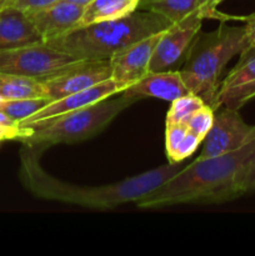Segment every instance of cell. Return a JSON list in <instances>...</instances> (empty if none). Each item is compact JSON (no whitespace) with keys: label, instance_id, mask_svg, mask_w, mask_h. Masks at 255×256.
<instances>
[{"label":"cell","instance_id":"8","mask_svg":"<svg viewBox=\"0 0 255 256\" xmlns=\"http://www.w3.org/2000/svg\"><path fill=\"white\" fill-rule=\"evenodd\" d=\"M255 139V125H249L239 110L222 106L215 110L214 122L205 135L200 158L216 156L234 152Z\"/></svg>","mask_w":255,"mask_h":256},{"label":"cell","instance_id":"22","mask_svg":"<svg viewBox=\"0 0 255 256\" xmlns=\"http://www.w3.org/2000/svg\"><path fill=\"white\" fill-rule=\"evenodd\" d=\"M214 110L208 104H204L189 118L185 125H186L190 132H192L204 140L205 135L208 134L212 122H214Z\"/></svg>","mask_w":255,"mask_h":256},{"label":"cell","instance_id":"19","mask_svg":"<svg viewBox=\"0 0 255 256\" xmlns=\"http://www.w3.org/2000/svg\"><path fill=\"white\" fill-rule=\"evenodd\" d=\"M202 0H139L138 10L162 15L172 24L198 12Z\"/></svg>","mask_w":255,"mask_h":256},{"label":"cell","instance_id":"5","mask_svg":"<svg viewBox=\"0 0 255 256\" xmlns=\"http://www.w3.org/2000/svg\"><path fill=\"white\" fill-rule=\"evenodd\" d=\"M138 100L119 92L112 99L106 98L89 106L22 126L24 134L16 140L38 150L56 144H75L99 134L122 110Z\"/></svg>","mask_w":255,"mask_h":256},{"label":"cell","instance_id":"6","mask_svg":"<svg viewBox=\"0 0 255 256\" xmlns=\"http://www.w3.org/2000/svg\"><path fill=\"white\" fill-rule=\"evenodd\" d=\"M79 62L46 42L0 50V72L46 80Z\"/></svg>","mask_w":255,"mask_h":256},{"label":"cell","instance_id":"15","mask_svg":"<svg viewBox=\"0 0 255 256\" xmlns=\"http://www.w3.org/2000/svg\"><path fill=\"white\" fill-rule=\"evenodd\" d=\"M45 42L24 10L6 5L0 10V50Z\"/></svg>","mask_w":255,"mask_h":256},{"label":"cell","instance_id":"28","mask_svg":"<svg viewBox=\"0 0 255 256\" xmlns=\"http://www.w3.org/2000/svg\"><path fill=\"white\" fill-rule=\"evenodd\" d=\"M65 2H74V4L82 5V6H86V5L89 4L90 2H92V0H65Z\"/></svg>","mask_w":255,"mask_h":256},{"label":"cell","instance_id":"21","mask_svg":"<svg viewBox=\"0 0 255 256\" xmlns=\"http://www.w3.org/2000/svg\"><path fill=\"white\" fill-rule=\"evenodd\" d=\"M204 104L206 102L202 98L192 92L178 98L174 102H172V106L166 112L165 124H185L189 118Z\"/></svg>","mask_w":255,"mask_h":256},{"label":"cell","instance_id":"24","mask_svg":"<svg viewBox=\"0 0 255 256\" xmlns=\"http://www.w3.org/2000/svg\"><path fill=\"white\" fill-rule=\"evenodd\" d=\"M58 2H60V0H12V4L19 9L24 10L25 12H29L50 6Z\"/></svg>","mask_w":255,"mask_h":256},{"label":"cell","instance_id":"11","mask_svg":"<svg viewBox=\"0 0 255 256\" xmlns=\"http://www.w3.org/2000/svg\"><path fill=\"white\" fill-rule=\"evenodd\" d=\"M162 32L164 30L144 38L110 58L112 79L120 92L149 74L150 62Z\"/></svg>","mask_w":255,"mask_h":256},{"label":"cell","instance_id":"9","mask_svg":"<svg viewBox=\"0 0 255 256\" xmlns=\"http://www.w3.org/2000/svg\"><path fill=\"white\" fill-rule=\"evenodd\" d=\"M239 55L238 64L220 82L214 112L222 106L240 110L255 98V46L248 45Z\"/></svg>","mask_w":255,"mask_h":256},{"label":"cell","instance_id":"27","mask_svg":"<svg viewBox=\"0 0 255 256\" xmlns=\"http://www.w3.org/2000/svg\"><path fill=\"white\" fill-rule=\"evenodd\" d=\"M255 190V162L250 166L249 172L245 175L244 182H242V192H249Z\"/></svg>","mask_w":255,"mask_h":256},{"label":"cell","instance_id":"18","mask_svg":"<svg viewBox=\"0 0 255 256\" xmlns=\"http://www.w3.org/2000/svg\"><path fill=\"white\" fill-rule=\"evenodd\" d=\"M35 98H46V89L42 80L0 72V99L12 100Z\"/></svg>","mask_w":255,"mask_h":256},{"label":"cell","instance_id":"1","mask_svg":"<svg viewBox=\"0 0 255 256\" xmlns=\"http://www.w3.org/2000/svg\"><path fill=\"white\" fill-rule=\"evenodd\" d=\"M255 162V139L216 156L196 158L158 189L135 202L139 209L179 204H216L242 196V182Z\"/></svg>","mask_w":255,"mask_h":256},{"label":"cell","instance_id":"4","mask_svg":"<svg viewBox=\"0 0 255 256\" xmlns=\"http://www.w3.org/2000/svg\"><path fill=\"white\" fill-rule=\"evenodd\" d=\"M248 45L245 26H228L222 22L214 32H198L179 70L189 92L212 109L222 70Z\"/></svg>","mask_w":255,"mask_h":256},{"label":"cell","instance_id":"13","mask_svg":"<svg viewBox=\"0 0 255 256\" xmlns=\"http://www.w3.org/2000/svg\"><path fill=\"white\" fill-rule=\"evenodd\" d=\"M84 8L74 2L60 0L50 6L26 14L46 42L76 29L84 12Z\"/></svg>","mask_w":255,"mask_h":256},{"label":"cell","instance_id":"26","mask_svg":"<svg viewBox=\"0 0 255 256\" xmlns=\"http://www.w3.org/2000/svg\"><path fill=\"white\" fill-rule=\"evenodd\" d=\"M245 30H246L248 39H249V45L255 46V12L244 16Z\"/></svg>","mask_w":255,"mask_h":256},{"label":"cell","instance_id":"17","mask_svg":"<svg viewBox=\"0 0 255 256\" xmlns=\"http://www.w3.org/2000/svg\"><path fill=\"white\" fill-rule=\"evenodd\" d=\"M202 139L185 124H165V150L169 162H180L196 152Z\"/></svg>","mask_w":255,"mask_h":256},{"label":"cell","instance_id":"2","mask_svg":"<svg viewBox=\"0 0 255 256\" xmlns=\"http://www.w3.org/2000/svg\"><path fill=\"white\" fill-rule=\"evenodd\" d=\"M182 162H169L142 174L114 184L96 188H80L48 174L38 159V149L30 148L22 155V180L38 198L88 209L108 210L135 202L150 194L184 168Z\"/></svg>","mask_w":255,"mask_h":256},{"label":"cell","instance_id":"14","mask_svg":"<svg viewBox=\"0 0 255 256\" xmlns=\"http://www.w3.org/2000/svg\"><path fill=\"white\" fill-rule=\"evenodd\" d=\"M189 89L182 80L179 70L149 72L142 79L135 82L120 94L125 96L136 98H156V99L174 102L175 99L189 94Z\"/></svg>","mask_w":255,"mask_h":256},{"label":"cell","instance_id":"23","mask_svg":"<svg viewBox=\"0 0 255 256\" xmlns=\"http://www.w3.org/2000/svg\"><path fill=\"white\" fill-rule=\"evenodd\" d=\"M222 0H202L200 2L199 12L202 19H216L220 22H244V16H234V15H228L218 10V5Z\"/></svg>","mask_w":255,"mask_h":256},{"label":"cell","instance_id":"25","mask_svg":"<svg viewBox=\"0 0 255 256\" xmlns=\"http://www.w3.org/2000/svg\"><path fill=\"white\" fill-rule=\"evenodd\" d=\"M24 132L25 130L20 128L19 125L12 126V125H5L0 122V142H4V140L18 139L24 134Z\"/></svg>","mask_w":255,"mask_h":256},{"label":"cell","instance_id":"12","mask_svg":"<svg viewBox=\"0 0 255 256\" xmlns=\"http://www.w3.org/2000/svg\"><path fill=\"white\" fill-rule=\"evenodd\" d=\"M119 92V88L116 86L114 80L110 78V79L104 80V82H99V84L94 85L92 88H88L85 90H82V92H72V94L66 95V96L60 98V99L49 102L39 112L32 114V116L25 119L24 122H19V126H26L29 124L44 122V120L52 119V118L89 106V105L95 104L100 100L118 95Z\"/></svg>","mask_w":255,"mask_h":256},{"label":"cell","instance_id":"3","mask_svg":"<svg viewBox=\"0 0 255 256\" xmlns=\"http://www.w3.org/2000/svg\"><path fill=\"white\" fill-rule=\"evenodd\" d=\"M172 22L155 12L135 10L122 19L76 28L48 45L78 60H106L129 45L162 32Z\"/></svg>","mask_w":255,"mask_h":256},{"label":"cell","instance_id":"16","mask_svg":"<svg viewBox=\"0 0 255 256\" xmlns=\"http://www.w3.org/2000/svg\"><path fill=\"white\" fill-rule=\"evenodd\" d=\"M139 0H92L84 8L78 28L122 19L138 10Z\"/></svg>","mask_w":255,"mask_h":256},{"label":"cell","instance_id":"20","mask_svg":"<svg viewBox=\"0 0 255 256\" xmlns=\"http://www.w3.org/2000/svg\"><path fill=\"white\" fill-rule=\"evenodd\" d=\"M46 98H35V99H0V112L15 122H22L32 114L39 112L42 106L49 102Z\"/></svg>","mask_w":255,"mask_h":256},{"label":"cell","instance_id":"7","mask_svg":"<svg viewBox=\"0 0 255 256\" xmlns=\"http://www.w3.org/2000/svg\"><path fill=\"white\" fill-rule=\"evenodd\" d=\"M202 18L199 10L164 30L150 62L149 72L176 70L182 65L190 45L202 29Z\"/></svg>","mask_w":255,"mask_h":256},{"label":"cell","instance_id":"29","mask_svg":"<svg viewBox=\"0 0 255 256\" xmlns=\"http://www.w3.org/2000/svg\"><path fill=\"white\" fill-rule=\"evenodd\" d=\"M12 0H0V10H2V8L6 6V5L12 4Z\"/></svg>","mask_w":255,"mask_h":256},{"label":"cell","instance_id":"10","mask_svg":"<svg viewBox=\"0 0 255 256\" xmlns=\"http://www.w3.org/2000/svg\"><path fill=\"white\" fill-rule=\"evenodd\" d=\"M112 78L110 60H79L50 79L44 80L46 98L52 100L82 92Z\"/></svg>","mask_w":255,"mask_h":256}]
</instances>
